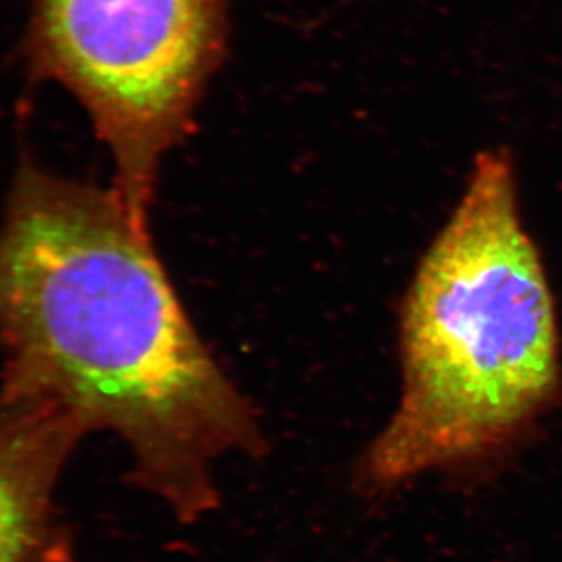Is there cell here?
<instances>
[{
    "instance_id": "obj_1",
    "label": "cell",
    "mask_w": 562,
    "mask_h": 562,
    "mask_svg": "<svg viewBox=\"0 0 562 562\" xmlns=\"http://www.w3.org/2000/svg\"><path fill=\"white\" fill-rule=\"evenodd\" d=\"M0 346L2 390L117 435L132 482L184 525L222 504L220 460L269 451L115 189L19 167L0 225Z\"/></svg>"
},
{
    "instance_id": "obj_2",
    "label": "cell",
    "mask_w": 562,
    "mask_h": 562,
    "mask_svg": "<svg viewBox=\"0 0 562 562\" xmlns=\"http://www.w3.org/2000/svg\"><path fill=\"white\" fill-rule=\"evenodd\" d=\"M398 406L352 470L368 503L426 475H486L559 390L552 289L520 214L512 157H476L401 314Z\"/></svg>"
},
{
    "instance_id": "obj_3",
    "label": "cell",
    "mask_w": 562,
    "mask_h": 562,
    "mask_svg": "<svg viewBox=\"0 0 562 562\" xmlns=\"http://www.w3.org/2000/svg\"><path fill=\"white\" fill-rule=\"evenodd\" d=\"M27 60L81 104L132 217L148 211L165 157L192 132L225 35V0H30Z\"/></svg>"
},
{
    "instance_id": "obj_4",
    "label": "cell",
    "mask_w": 562,
    "mask_h": 562,
    "mask_svg": "<svg viewBox=\"0 0 562 562\" xmlns=\"http://www.w3.org/2000/svg\"><path fill=\"white\" fill-rule=\"evenodd\" d=\"M85 435L65 407L0 387V562H52L70 547L55 492Z\"/></svg>"
},
{
    "instance_id": "obj_5",
    "label": "cell",
    "mask_w": 562,
    "mask_h": 562,
    "mask_svg": "<svg viewBox=\"0 0 562 562\" xmlns=\"http://www.w3.org/2000/svg\"><path fill=\"white\" fill-rule=\"evenodd\" d=\"M52 562H76V559H74V550H71L70 547H66L63 552L57 555V558L54 559Z\"/></svg>"
}]
</instances>
